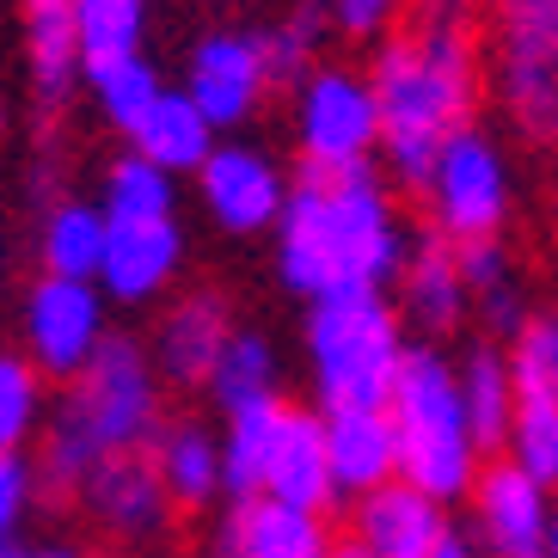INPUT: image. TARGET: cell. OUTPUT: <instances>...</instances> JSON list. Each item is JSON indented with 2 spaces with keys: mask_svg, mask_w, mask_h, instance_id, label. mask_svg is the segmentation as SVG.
<instances>
[{
  "mask_svg": "<svg viewBox=\"0 0 558 558\" xmlns=\"http://www.w3.org/2000/svg\"><path fill=\"white\" fill-rule=\"evenodd\" d=\"M424 197L448 246L497 240L509 209H515V166H509L504 142L492 130H478V123H460L429 160Z\"/></svg>",
  "mask_w": 558,
  "mask_h": 558,
  "instance_id": "8992f818",
  "label": "cell"
},
{
  "mask_svg": "<svg viewBox=\"0 0 558 558\" xmlns=\"http://www.w3.org/2000/svg\"><path fill=\"white\" fill-rule=\"evenodd\" d=\"M0 558H13V553H7V534H0Z\"/></svg>",
  "mask_w": 558,
  "mask_h": 558,
  "instance_id": "f35d334b",
  "label": "cell"
},
{
  "mask_svg": "<svg viewBox=\"0 0 558 558\" xmlns=\"http://www.w3.org/2000/svg\"><path fill=\"white\" fill-rule=\"evenodd\" d=\"M25 74H32V99L44 111H62L81 93V44L68 32V13L50 0H32V13H25Z\"/></svg>",
  "mask_w": 558,
  "mask_h": 558,
  "instance_id": "7402d4cb",
  "label": "cell"
},
{
  "mask_svg": "<svg viewBox=\"0 0 558 558\" xmlns=\"http://www.w3.org/2000/svg\"><path fill=\"white\" fill-rule=\"evenodd\" d=\"M160 424V375L135 338H105L81 375H68L56 424L44 436V478L56 492H81V478L111 454H135Z\"/></svg>",
  "mask_w": 558,
  "mask_h": 558,
  "instance_id": "3957f363",
  "label": "cell"
},
{
  "mask_svg": "<svg viewBox=\"0 0 558 558\" xmlns=\"http://www.w3.org/2000/svg\"><path fill=\"white\" fill-rule=\"evenodd\" d=\"M331 527L319 509H295L282 497H233L228 522L215 534V558H326Z\"/></svg>",
  "mask_w": 558,
  "mask_h": 558,
  "instance_id": "5bb4252c",
  "label": "cell"
},
{
  "mask_svg": "<svg viewBox=\"0 0 558 558\" xmlns=\"http://www.w3.org/2000/svg\"><path fill=\"white\" fill-rule=\"evenodd\" d=\"M375 99V148L387 154L393 179L424 191V172L460 123H473L478 105V50L454 13L424 19L417 32L387 37L375 68L362 74Z\"/></svg>",
  "mask_w": 558,
  "mask_h": 558,
  "instance_id": "7a4b0ae2",
  "label": "cell"
},
{
  "mask_svg": "<svg viewBox=\"0 0 558 558\" xmlns=\"http://www.w3.org/2000/svg\"><path fill=\"white\" fill-rule=\"evenodd\" d=\"M473 504H478V534L492 541V553H504V558L546 553V541H553L546 485L527 478L515 460H504L492 473H473Z\"/></svg>",
  "mask_w": 558,
  "mask_h": 558,
  "instance_id": "2e32d148",
  "label": "cell"
},
{
  "mask_svg": "<svg viewBox=\"0 0 558 558\" xmlns=\"http://www.w3.org/2000/svg\"><path fill=\"white\" fill-rule=\"evenodd\" d=\"M62 13L81 44V62L142 50V37H148V0H62Z\"/></svg>",
  "mask_w": 558,
  "mask_h": 558,
  "instance_id": "83f0119b",
  "label": "cell"
},
{
  "mask_svg": "<svg viewBox=\"0 0 558 558\" xmlns=\"http://www.w3.org/2000/svg\"><path fill=\"white\" fill-rule=\"evenodd\" d=\"M504 13V105L527 135L558 123V0H497Z\"/></svg>",
  "mask_w": 558,
  "mask_h": 558,
  "instance_id": "ba28073f",
  "label": "cell"
},
{
  "mask_svg": "<svg viewBox=\"0 0 558 558\" xmlns=\"http://www.w3.org/2000/svg\"><path fill=\"white\" fill-rule=\"evenodd\" d=\"M99 246H105V209L86 197H62L44 209L37 221V264L44 277H74V282H93L99 270Z\"/></svg>",
  "mask_w": 558,
  "mask_h": 558,
  "instance_id": "603a6c76",
  "label": "cell"
},
{
  "mask_svg": "<svg viewBox=\"0 0 558 558\" xmlns=\"http://www.w3.org/2000/svg\"><path fill=\"white\" fill-rule=\"evenodd\" d=\"M0 123H7V105H0Z\"/></svg>",
  "mask_w": 558,
  "mask_h": 558,
  "instance_id": "ab89813d",
  "label": "cell"
},
{
  "mask_svg": "<svg viewBox=\"0 0 558 558\" xmlns=\"http://www.w3.org/2000/svg\"><path fill=\"white\" fill-rule=\"evenodd\" d=\"M233 331V313L221 295H184L166 307L160 331H154V375L172 380V387H203L215 368V356H221V344H228Z\"/></svg>",
  "mask_w": 558,
  "mask_h": 558,
  "instance_id": "ac0fdd59",
  "label": "cell"
},
{
  "mask_svg": "<svg viewBox=\"0 0 558 558\" xmlns=\"http://www.w3.org/2000/svg\"><path fill=\"white\" fill-rule=\"evenodd\" d=\"M203 387L215 393V405H221V411H246V405L277 399V350H270V338L233 326Z\"/></svg>",
  "mask_w": 558,
  "mask_h": 558,
  "instance_id": "4316f807",
  "label": "cell"
},
{
  "mask_svg": "<svg viewBox=\"0 0 558 558\" xmlns=\"http://www.w3.org/2000/svg\"><path fill=\"white\" fill-rule=\"evenodd\" d=\"M387 424H393V454H399V478L417 485L436 504H454V497L473 492L478 473V448L466 436V417H460V393H454V362L442 350L405 344L399 356V375L387 387Z\"/></svg>",
  "mask_w": 558,
  "mask_h": 558,
  "instance_id": "277c9868",
  "label": "cell"
},
{
  "mask_svg": "<svg viewBox=\"0 0 558 558\" xmlns=\"http://www.w3.org/2000/svg\"><path fill=\"white\" fill-rule=\"evenodd\" d=\"M527 558H546V553H527Z\"/></svg>",
  "mask_w": 558,
  "mask_h": 558,
  "instance_id": "60d3db41",
  "label": "cell"
},
{
  "mask_svg": "<svg viewBox=\"0 0 558 558\" xmlns=\"http://www.w3.org/2000/svg\"><path fill=\"white\" fill-rule=\"evenodd\" d=\"M44 417V380L25 356L0 350V454H19V442L37 429Z\"/></svg>",
  "mask_w": 558,
  "mask_h": 558,
  "instance_id": "1f68e13d",
  "label": "cell"
},
{
  "mask_svg": "<svg viewBox=\"0 0 558 558\" xmlns=\"http://www.w3.org/2000/svg\"><path fill=\"white\" fill-rule=\"evenodd\" d=\"M429 558H478V553H473V541H460V534H442V546H436Z\"/></svg>",
  "mask_w": 558,
  "mask_h": 558,
  "instance_id": "d590c367",
  "label": "cell"
},
{
  "mask_svg": "<svg viewBox=\"0 0 558 558\" xmlns=\"http://www.w3.org/2000/svg\"><path fill=\"white\" fill-rule=\"evenodd\" d=\"M32 466L19 454H0V534H13V522L25 515V504H32Z\"/></svg>",
  "mask_w": 558,
  "mask_h": 558,
  "instance_id": "e575fe53",
  "label": "cell"
},
{
  "mask_svg": "<svg viewBox=\"0 0 558 558\" xmlns=\"http://www.w3.org/2000/svg\"><path fill=\"white\" fill-rule=\"evenodd\" d=\"M504 442L527 478L553 485L558 478V393H515L509 399Z\"/></svg>",
  "mask_w": 558,
  "mask_h": 558,
  "instance_id": "f546056e",
  "label": "cell"
},
{
  "mask_svg": "<svg viewBox=\"0 0 558 558\" xmlns=\"http://www.w3.org/2000/svg\"><path fill=\"white\" fill-rule=\"evenodd\" d=\"M399 282V319H411L417 331H454L466 319V282H460V264L448 240H424V246H405V264L393 270Z\"/></svg>",
  "mask_w": 558,
  "mask_h": 558,
  "instance_id": "ffe728a7",
  "label": "cell"
},
{
  "mask_svg": "<svg viewBox=\"0 0 558 558\" xmlns=\"http://www.w3.org/2000/svg\"><path fill=\"white\" fill-rule=\"evenodd\" d=\"M81 81H86V93H93V105H99V117L123 135L142 123V111H148L154 99H160V68L142 50L93 56V62H81Z\"/></svg>",
  "mask_w": 558,
  "mask_h": 558,
  "instance_id": "484cf974",
  "label": "cell"
},
{
  "mask_svg": "<svg viewBox=\"0 0 558 558\" xmlns=\"http://www.w3.org/2000/svg\"><path fill=\"white\" fill-rule=\"evenodd\" d=\"M319 436H326L331 497H368L375 485L399 478L393 424H387V411H380V405L326 411V417H319Z\"/></svg>",
  "mask_w": 558,
  "mask_h": 558,
  "instance_id": "e0dca14e",
  "label": "cell"
},
{
  "mask_svg": "<svg viewBox=\"0 0 558 558\" xmlns=\"http://www.w3.org/2000/svg\"><path fill=\"white\" fill-rule=\"evenodd\" d=\"M19 326H25V362H32L37 375H56V380L81 375L86 356L111 338V331H105L99 282H74V277L32 282Z\"/></svg>",
  "mask_w": 558,
  "mask_h": 558,
  "instance_id": "9c48e42d",
  "label": "cell"
},
{
  "mask_svg": "<svg viewBox=\"0 0 558 558\" xmlns=\"http://www.w3.org/2000/svg\"><path fill=\"white\" fill-rule=\"evenodd\" d=\"M197 191L221 233H270L289 197V179L258 142H215L197 166Z\"/></svg>",
  "mask_w": 558,
  "mask_h": 558,
  "instance_id": "8fae6325",
  "label": "cell"
},
{
  "mask_svg": "<svg viewBox=\"0 0 558 558\" xmlns=\"http://www.w3.org/2000/svg\"><path fill=\"white\" fill-rule=\"evenodd\" d=\"M270 233L282 289L307 301L338 289H380L405 264V221L368 166L307 172L301 184H289Z\"/></svg>",
  "mask_w": 558,
  "mask_h": 558,
  "instance_id": "6da1fadb",
  "label": "cell"
},
{
  "mask_svg": "<svg viewBox=\"0 0 558 558\" xmlns=\"http://www.w3.org/2000/svg\"><path fill=\"white\" fill-rule=\"evenodd\" d=\"M454 393H460V417H466V436H473L478 454L504 442V429H509V368H504V350H492V344L466 350V356L454 362Z\"/></svg>",
  "mask_w": 558,
  "mask_h": 558,
  "instance_id": "d4e9b609",
  "label": "cell"
},
{
  "mask_svg": "<svg viewBox=\"0 0 558 558\" xmlns=\"http://www.w3.org/2000/svg\"><path fill=\"white\" fill-rule=\"evenodd\" d=\"M405 356V319L380 289H338L307 313V362L326 411L387 405V387Z\"/></svg>",
  "mask_w": 558,
  "mask_h": 558,
  "instance_id": "5b68a950",
  "label": "cell"
},
{
  "mask_svg": "<svg viewBox=\"0 0 558 558\" xmlns=\"http://www.w3.org/2000/svg\"><path fill=\"white\" fill-rule=\"evenodd\" d=\"M154 478L166 485L172 509H203L221 497V448L203 424H172L160 436V454H154Z\"/></svg>",
  "mask_w": 558,
  "mask_h": 558,
  "instance_id": "cb8c5ba5",
  "label": "cell"
},
{
  "mask_svg": "<svg viewBox=\"0 0 558 558\" xmlns=\"http://www.w3.org/2000/svg\"><path fill=\"white\" fill-rule=\"evenodd\" d=\"M264 50H258V32H203L184 56V99L209 117L215 135L252 123V111L264 105Z\"/></svg>",
  "mask_w": 558,
  "mask_h": 558,
  "instance_id": "30bf717a",
  "label": "cell"
},
{
  "mask_svg": "<svg viewBox=\"0 0 558 558\" xmlns=\"http://www.w3.org/2000/svg\"><path fill=\"white\" fill-rule=\"evenodd\" d=\"M172 197H179V184L166 179L154 160H142V154H123V160H111V172H105V221H160V215H172Z\"/></svg>",
  "mask_w": 558,
  "mask_h": 558,
  "instance_id": "4dcf8cb0",
  "label": "cell"
},
{
  "mask_svg": "<svg viewBox=\"0 0 558 558\" xmlns=\"http://www.w3.org/2000/svg\"><path fill=\"white\" fill-rule=\"evenodd\" d=\"M326 558H368V553H362V546H331Z\"/></svg>",
  "mask_w": 558,
  "mask_h": 558,
  "instance_id": "74e56055",
  "label": "cell"
},
{
  "mask_svg": "<svg viewBox=\"0 0 558 558\" xmlns=\"http://www.w3.org/2000/svg\"><path fill=\"white\" fill-rule=\"evenodd\" d=\"M221 135L209 130V117L197 111V105L184 99L179 86H160V99L142 111V123L130 130V148L142 154V160H154L166 172V179H184V172H197L203 154L215 148Z\"/></svg>",
  "mask_w": 558,
  "mask_h": 558,
  "instance_id": "44dd1931",
  "label": "cell"
},
{
  "mask_svg": "<svg viewBox=\"0 0 558 558\" xmlns=\"http://www.w3.org/2000/svg\"><path fill=\"white\" fill-rule=\"evenodd\" d=\"M319 32H326V19L313 13V7H295V13L258 32V50H264V74L270 81H301L313 68V50H319Z\"/></svg>",
  "mask_w": 558,
  "mask_h": 558,
  "instance_id": "d6a6232c",
  "label": "cell"
},
{
  "mask_svg": "<svg viewBox=\"0 0 558 558\" xmlns=\"http://www.w3.org/2000/svg\"><path fill=\"white\" fill-rule=\"evenodd\" d=\"M405 0H326V19L344 37H387Z\"/></svg>",
  "mask_w": 558,
  "mask_h": 558,
  "instance_id": "836d02e7",
  "label": "cell"
},
{
  "mask_svg": "<svg viewBox=\"0 0 558 558\" xmlns=\"http://www.w3.org/2000/svg\"><path fill=\"white\" fill-rule=\"evenodd\" d=\"M282 399H264V405L228 411V436H221V492L228 497H252L264 473V454H270V429H277Z\"/></svg>",
  "mask_w": 558,
  "mask_h": 558,
  "instance_id": "f1b7e54d",
  "label": "cell"
},
{
  "mask_svg": "<svg viewBox=\"0 0 558 558\" xmlns=\"http://www.w3.org/2000/svg\"><path fill=\"white\" fill-rule=\"evenodd\" d=\"M264 497H282L295 509H326L331 504V473H326V436H319V417L313 411L282 405L277 429H270V454H264L258 473Z\"/></svg>",
  "mask_w": 558,
  "mask_h": 558,
  "instance_id": "d6986e66",
  "label": "cell"
},
{
  "mask_svg": "<svg viewBox=\"0 0 558 558\" xmlns=\"http://www.w3.org/2000/svg\"><path fill=\"white\" fill-rule=\"evenodd\" d=\"M448 527V504L424 497L405 478H387L356 504V546L368 558H429L442 546Z\"/></svg>",
  "mask_w": 558,
  "mask_h": 558,
  "instance_id": "9a60e30c",
  "label": "cell"
},
{
  "mask_svg": "<svg viewBox=\"0 0 558 558\" xmlns=\"http://www.w3.org/2000/svg\"><path fill=\"white\" fill-rule=\"evenodd\" d=\"M375 99L356 68H307L295 99V142L307 172H356L375 154Z\"/></svg>",
  "mask_w": 558,
  "mask_h": 558,
  "instance_id": "52a82bcc",
  "label": "cell"
},
{
  "mask_svg": "<svg viewBox=\"0 0 558 558\" xmlns=\"http://www.w3.org/2000/svg\"><path fill=\"white\" fill-rule=\"evenodd\" d=\"M19 558H86V553H74V546H37V553H19Z\"/></svg>",
  "mask_w": 558,
  "mask_h": 558,
  "instance_id": "8d00e7d4",
  "label": "cell"
},
{
  "mask_svg": "<svg viewBox=\"0 0 558 558\" xmlns=\"http://www.w3.org/2000/svg\"><path fill=\"white\" fill-rule=\"evenodd\" d=\"M50 7H62V0H50Z\"/></svg>",
  "mask_w": 558,
  "mask_h": 558,
  "instance_id": "b9f144b4",
  "label": "cell"
},
{
  "mask_svg": "<svg viewBox=\"0 0 558 558\" xmlns=\"http://www.w3.org/2000/svg\"><path fill=\"white\" fill-rule=\"evenodd\" d=\"M81 497H86V509L99 515L105 534L123 541V546L160 541L166 522H172V497H166V485L154 478V460H142V454L99 460V466L81 478Z\"/></svg>",
  "mask_w": 558,
  "mask_h": 558,
  "instance_id": "4fadbf2b",
  "label": "cell"
},
{
  "mask_svg": "<svg viewBox=\"0 0 558 558\" xmlns=\"http://www.w3.org/2000/svg\"><path fill=\"white\" fill-rule=\"evenodd\" d=\"M179 270H184V233L172 215H160V221H105L99 270H93L105 301L142 307V301L166 295L179 282Z\"/></svg>",
  "mask_w": 558,
  "mask_h": 558,
  "instance_id": "7c38bea8",
  "label": "cell"
}]
</instances>
